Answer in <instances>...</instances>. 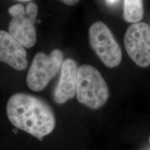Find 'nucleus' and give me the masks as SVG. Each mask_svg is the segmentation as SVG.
Here are the masks:
<instances>
[{"label":"nucleus","mask_w":150,"mask_h":150,"mask_svg":"<svg viewBox=\"0 0 150 150\" xmlns=\"http://www.w3.org/2000/svg\"><path fill=\"white\" fill-rule=\"evenodd\" d=\"M6 113L13 126L39 140L50 134L56 126L54 110L44 99L24 93L14 94L8 99Z\"/></svg>","instance_id":"nucleus-1"},{"label":"nucleus","mask_w":150,"mask_h":150,"mask_svg":"<svg viewBox=\"0 0 150 150\" xmlns=\"http://www.w3.org/2000/svg\"><path fill=\"white\" fill-rule=\"evenodd\" d=\"M76 95L78 102L91 109L102 108L109 98V89L97 69L83 65L78 69Z\"/></svg>","instance_id":"nucleus-2"},{"label":"nucleus","mask_w":150,"mask_h":150,"mask_svg":"<svg viewBox=\"0 0 150 150\" xmlns=\"http://www.w3.org/2000/svg\"><path fill=\"white\" fill-rule=\"evenodd\" d=\"M38 11V6L33 2L28 4L26 8L21 4H18L8 8L9 13L12 17L8 33L24 47L31 48L36 42L35 23Z\"/></svg>","instance_id":"nucleus-3"},{"label":"nucleus","mask_w":150,"mask_h":150,"mask_svg":"<svg viewBox=\"0 0 150 150\" xmlns=\"http://www.w3.org/2000/svg\"><path fill=\"white\" fill-rule=\"evenodd\" d=\"M63 54L54 50L50 54L38 52L35 56L27 76V84L31 91L44 90L61 68Z\"/></svg>","instance_id":"nucleus-4"},{"label":"nucleus","mask_w":150,"mask_h":150,"mask_svg":"<svg viewBox=\"0 0 150 150\" xmlns=\"http://www.w3.org/2000/svg\"><path fill=\"white\" fill-rule=\"evenodd\" d=\"M88 34L91 47L106 67L113 68L120 64L121 49L106 24L95 22L90 27Z\"/></svg>","instance_id":"nucleus-5"},{"label":"nucleus","mask_w":150,"mask_h":150,"mask_svg":"<svg viewBox=\"0 0 150 150\" xmlns=\"http://www.w3.org/2000/svg\"><path fill=\"white\" fill-rule=\"evenodd\" d=\"M126 51L137 65L147 67L150 65V27L145 22L132 24L124 38Z\"/></svg>","instance_id":"nucleus-6"},{"label":"nucleus","mask_w":150,"mask_h":150,"mask_svg":"<svg viewBox=\"0 0 150 150\" xmlns=\"http://www.w3.org/2000/svg\"><path fill=\"white\" fill-rule=\"evenodd\" d=\"M78 69L74 60L67 59L63 62L59 81L53 93L54 102L63 104L76 95Z\"/></svg>","instance_id":"nucleus-7"},{"label":"nucleus","mask_w":150,"mask_h":150,"mask_svg":"<svg viewBox=\"0 0 150 150\" xmlns=\"http://www.w3.org/2000/svg\"><path fill=\"white\" fill-rule=\"evenodd\" d=\"M0 62L17 70H24L27 65L25 49L5 31H0Z\"/></svg>","instance_id":"nucleus-8"},{"label":"nucleus","mask_w":150,"mask_h":150,"mask_svg":"<svg viewBox=\"0 0 150 150\" xmlns=\"http://www.w3.org/2000/svg\"><path fill=\"white\" fill-rule=\"evenodd\" d=\"M143 15L142 0H125L123 17L125 21L133 24L140 22Z\"/></svg>","instance_id":"nucleus-9"},{"label":"nucleus","mask_w":150,"mask_h":150,"mask_svg":"<svg viewBox=\"0 0 150 150\" xmlns=\"http://www.w3.org/2000/svg\"><path fill=\"white\" fill-rule=\"evenodd\" d=\"M59 1L67 6H73L77 4L79 0H59Z\"/></svg>","instance_id":"nucleus-10"},{"label":"nucleus","mask_w":150,"mask_h":150,"mask_svg":"<svg viewBox=\"0 0 150 150\" xmlns=\"http://www.w3.org/2000/svg\"><path fill=\"white\" fill-rule=\"evenodd\" d=\"M107 1L108 4H115V3H117L118 1V0H106Z\"/></svg>","instance_id":"nucleus-11"},{"label":"nucleus","mask_w":150,"mask_h":150,"mask_svg":"<svg viewBox=\"0 0 150 150\" xmlns=\"http://www.w3.org/2000/svg\"><path fill=\"white\" fill-rule=\"evenodd\" d=\"M17 1H23V2H25V1H31V0H17Z\"/></svg>","instance_id":"nucleus-12"},{"label":"nucleus","mask_w":150,"mask_h":150,"mask_svg":"<svg viewBox=\"0 0 150 150\" xmlns=\"http://www.w3.org/2000/svg\"><path fill=\"white\" fill-rule=\"evenodd\" d=\"M149 145H150V135H149Z\"/></svg>","instance_id":"nucleus-13"}]
</instances>
